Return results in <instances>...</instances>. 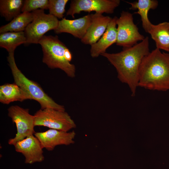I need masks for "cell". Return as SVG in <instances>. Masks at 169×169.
Masks as SVG:
<instances>
[{"label":"cell","mask_w":169,"mask_h":169,"mask_svg":"<svg viewBox=\"0 0 169 169\" xmlns=\"http://www.w3.org/2000/svg\"><path fill=\"white\" fill-rule=\"evenodd\" d=\"M120 3L119 0H73L66 15L74 18L75 14H79L82 11L112 14Z\"/></svg>","instance_id":"obj_9"},{"label":"cell","mask_w":169,"mask_h":169,"mask_svg":"<svg viewBox=\"0 0 169 169\" xmlns=\"http://www.w3.org/2000/svg\"><path fill=\"white\" fill-rule=\"evenodd\" d=\"M38 44L43 53V62L51 69L58 68L70 77L75 76V65L67 61L65 54L69 49L59 40L57 36L44 35Z\"/></svg>","instance_id":"obj_3"},{"label":"cell","mask_w":169,"mask_h":169,"mask_svg":"<svg viewBox=\"0 0 169 169\" xmlns=\"http://www.w3.org/2000/svg\"><path fill=\"white\" fill-rule=\"evenodd\" d=\"M34 135L40 141L43 148L52 151L58 145L74 144L76 133L74 131L68 132L50 129L44 132H35Z\"/></svg>","instance_id":"obj_10"},{"label":"cell","mask_w":169,"mask_h":169,"mask_svg":"<svg viewBox=\"0 0 169 169\" xmlns=\"http://www.w3.org/2000/svg\"><path fill=\"white\" fill-rule=\"evenodd\" d=\"M26 43L24 31L0 33V46L6 49L8 53L14 52L18 46Z\"/></svg>","instance_id":"obj_18"},{"label":"cell","mask_w":169,"mask_h":169,"mask_svg":"<svg viewBox=\"0 0 169 169\" xmlns=\"http://www.w3.org/2000/svg\"><path fill=\"white\" fill-rule=\"evenodd\" d=\"M30 99L28 95L15 84H6L0 86V101L8 104L15 101Z\"/></svg>","instance_id":"obj_16"},{"label":"cell","mask_w":169,"mask_h":169,"mask_svg":"<svg viewBox=\"0 0 169 169\" xmlns=\"http://www.w3.org/2000/svg\"><path fill=\"white\" fill-rule=\"evenodd\" d=\"M138 86L151 90H169V53L156 48L143 59Z\"/></svg>","instance_id":"obj_2"},{"label":"cell","mask_w":169,"mask_h":169,"mask_svg":"<svg viewBox=\"0 0 169 169\" xmlns=\"http://www.w3.org/2000/svg\"><path fill=\"white\" fill-rule=\"evenodd\" d=\"M34 116L35 126H44L67 132L76 127L74 122L65 111L52 108L41 109Z\"/></svg>","instance_id":"obj_6"},{"label":"cell","mask_w":169,"mask_h":169,"mask_svg":"<svg viewBox=\"0 0 169 169\" xmlns=\"http://www.w3.org/2000/svg\"><path fill=\"white\" fill-rule=\"evenodd\" d=\"M7 60L15 83L28 95L31 100H35L39 103L41 109L52 108L65 111L64 106L56 103L45 93L38 84L27 78L18 69L15 60L14 52L8 53Z\"/></svg>","instance_id":"obj_4"},{"label":"cell","mask_w":169,"mask_h":169,"mask_svg":"<svg viewBox=\"0 0 169 169\" xmlns=\"http://www.w3.org/2000/svg\"><path fill=\"white\" fill-rule=\"evenodd\" d=\"M14 146L15 151L24 156L26 164H31L44 160L43 148L38 140L33 135L17 142Z\"/></svg>","instance_id":"obj_11"},{"label":"cell","mask_w":169,"mask_h":169,"mask_svg":"<svg viewBox=\"0 0 169 169\" xmlns=\"http://www.w3.org/2000/svg\"><path fill=\"white\" fill-rule=\"evenodd\" d=\"M68 0H49V14L58 18H63L65 7Z\"/></svg>","instance_id":"obj_21"},{"label":"cell","mask_w":169,"mask_h":169,"mask_svg":"<svg viewBox=\"0 0 169 169\" xmlns=\"http://www.w3.org/2000/svg\"><path fill=\"white\" fill-rule=\"evenodd\" d=\"M127 3L131 5L130 9L138 10L134 13L141 16L142 27L145 31L148 33L153 24L149 19L148 13L150 9H155L157 8L158 1L156 0H138L133 3Z\"/></svg>","instance_id":"obj_15"},{"label":"cell","mask_w":169,"mask_h":169,"mask_svg":"<svg viewBox=\"0 0 169 169\" xmlns=\"http://www.w3.org/2000/svg\"><path fill=\"white\" fill-rule=\"evenodd\" d=\"M117 25V45L123 48L131 47L139 41H142L145 38L139 31V29L133 21V15L127 11H122L120 16L116 21Z\"/></svg>","instance_id":"obj_7"},{"label":"cell","mask_w":169,"mask_h":169,"mask_svg":"<svg viewBox=\"0 0 169 169\" xmlns=\"http://www.w3.org/2000/svg\"><path fill=\"white\" fill-rule=\"evenodd\" d=\"M91 22L86 33L81 39L83 44L91 45L97 42L105 32L112 18L102 14H91Z\"/></svg>","instance_id":"obj_13"},{"label":"cell","mask_w":169,"mask_h":169,"mask_svg":"<svg viewBox=\"0 0 169 169\" xmlns=\"http://www.w3.org/2000/svg\"><path fill=\"white\" fill-rule=\"evenodd\" d=\"M48 0H24L21 12H30L38 9H48Z\"/></svg>","instance_id":"obj_22"},{"label":"cell","mask_w":169,"mask_h":169,"mask_svg":"<svg viewBox=\"0 0 169 169\" xmlns=\"http://www.w3.org/2000/svg\"><path fill=\"white\" fill-rule=\"evenodd\" d=\"M117 17L112 18L102 37L96 43L91 45L90 53L93 58L98 57L106 52L107 49L116 43L117 30L116 21Z\"/></svg>","instance_id":"obj_14"},{"label":"cell","mask_w":169,"mask_h":169,"mask_svg":"<svg viewBox=\"0 0 169 169\" xmlns=\"http://www.w3.org/2000/svg\"><path fill=\"white\" fill-rule=\"evenodd\" d=\"M24 0H0V13L1 16L7 21H11L20 14Z\"/></svg>","instance_id":"obj_20"},{"label":"cell","mask_w":169,"mask_h":169,"mask_svg":"<svg viewBox=\"0 0 169 169\" xmlns=\"http://www.w3.org/2000/svg\"><path fill=\"white\" fill-rule=\"evenodd\" d=\"M148 33L155 41L156 48L169 52V22L153 24Z\"/></svg>","instance_id":"obj_17"},{"label":"cell","mask_w":169,"mask_h":169,"mask_svg":"<svg viewBox=\"0 0 169 169\" xmlns=\"http://www.w3.org/2000/svg\"><path fill=\"white\" fill-rule=\"evenodd\" d=\"M91 22V17L90 14L73 20L64 18L59 21L58 26L54 31L57 34L68 33L81 39L86 33Z\"/></svg>","instance_id":"obj_12"},{"label":"cell","mask_w":169,"mask_h":169,"mask_svg":"<svg viewBox=\"0 0 169 169\" xmlns=\"http://www.w3.org/2000/svg\"><path fill=\"white\" fill-rule=\"evenodd\" d=\"M148 37L131 47L123 48L116 53H105L101 55L106 58L115 68L117 77L127 84L132 97L135 95L138 87L140 66L143 58L149 53Z\"/></svg>","instance_id":"obj_1"},{"label":"cell","mask_w":169,"mask_h":169,"mask_svg":"<svg viewBox=\"0 0 169 169\" xmlns=\"http://www.w3.org/2000/svg\"><path fill=\"white\" fill-rule=\"evenodd\" d=\"M33 19V15L32 12L21 13L9 23L1 27L0 33L24 31L27 26Z\"/></svg>","instance_id":"obj_19"},{"label":"cell","mask_w":169,"mask_h":169,"mask_svg":"<svg viewBox=\"0 0 169 169\" xmlns=\"http://www.w3.org/2000/svg\"><path fill=\"white\" fill-rule=\"evenodd\" d=\"M29 110L18 105L12 106L8 109V116L16 124L17 133L15 136L8 140V143L14 145L17 142L33 135L34 130V116L30 115Z\"/></svg>","instance_id":"obj_8"},{"label":"cell","mask_w":169,"mask_h":169,"mask_svg":"<svg viewBox=\"0 0 169 169\" xmlns=\"http://www.w3.org/2000/svg\"><path fill=\"white\" fill-rule=\"evenodd\" d=\"M32 12L33 19L24 31L26 44H38L46 33L57 28L59 22L57 18L49 13L46 14L44 10L38 9Z\"/></svg>","instance_id":"obj_5"}]
</instances>
